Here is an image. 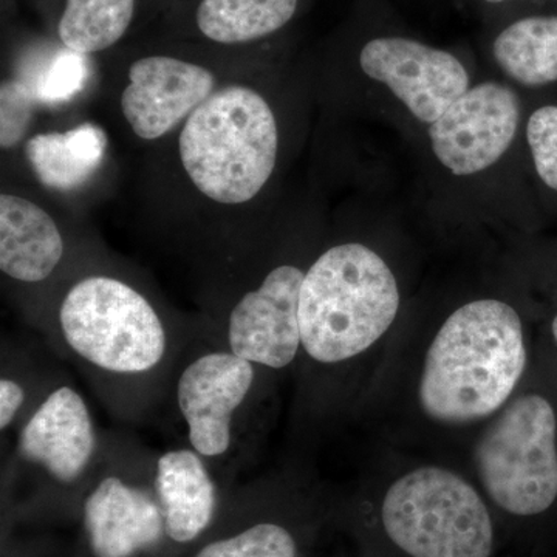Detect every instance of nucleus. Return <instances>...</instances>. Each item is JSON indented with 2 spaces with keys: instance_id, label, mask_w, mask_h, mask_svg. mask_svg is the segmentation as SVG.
Segmentation results:
<instances>
[{
  "instance_id": "f257e3e1",
  "label": "nucleus",
  "mask_w": 557,
  "mask_h": 557,
  "mask_svg": "<svg viewBox=\"0 0 557 557\" xmlns=\"http://www.w3.org/2000/svg\"><path fill=\"white\" fill-rule=\"evenodd\" d=\"M536 355L525 299L478 296L445 314L418 351L409 398L418 420L443 432L479 431L523 386Z\"/></svg>"
},
{
  "instance_id": "f03ea898",
  "label": "nucleus",
  "mask_w": 557,
  "mask_h": 557,
  "mask_svg": "<svg viewBox=\"0 0 557 557\" xmlns=\"http://www.w3.org/2000/svg\"><path fill=\"white\" fill-rule=\"evenodd\" d=\"M403 311L397 271L372 245L339 242L311 260L299 299L304 405L333 392L388 347ZM314 408V410H317Z\"/></svg>"
},
{
  "instance_id": "7ed1b4c3",
  "label": "nucleus",
  "mask_w": 557,
  "mask_h": 557,
  "mask_svg": "<svg viewBox=\"0 0 557 557\" xmlns=\"http://www.w3.org/2000/svg\"><path fill=\"white\" fill-rule=\"evenodd\" d=\"M338 527L358 557H497L496 518L471 475L438 461H416L339 498Z\"/></svg>"
},
{
  "instance_id": "20e7f679",
  "label": "nucleus",
  "mask_w": 557,
  "mask_h": 557,
  "mask_svg": "<svg viewBox=\"0 0 557 557\" xmlns=\"http://www.w3.org/2000/svg\"><path fill=\"white\" fill-rule=\"evenodd\" d=\"M471 478L502 545L528 556L557 548V368L544 355L518 394L472 435Z\"/></svg>"
},
{
  "instance_id": "39448f33",
  "label": "nucleus",
  "mask_w": 557,
  "mask_h": 557,
  "mask_svg": "<svg viewBox=\"0 0 557 557\" xmlns=\"http://www.w3.org/2000/svg\"><path fill=\"white\" fill-rule=\"evenodd\" d=\"M58 350L73 359L121 417L145 412L175 376L180 346L152 300L112 274H87L62 296Z\"/></svg>"
},
{
  "instance_id": "423d86ee",
  "label": "nucleus",
  "mask_w": 557,
  "mask_h": 557,
  "mask_svg": "<svg viewBox=\"0 0 557 557\" xmlns=\"http://www.w3.org/2000/svg\"><path fill=\"white\" fill-rule=\"evenodd\" d=\"M101 450L86 399L70 384H54L17 424L3 483L2 533L20 527L75 525Z\"/></svg>"
},
{
  "instance_id": "0eeeda50",
  "label": "nucleus",
  "mask_w": 557,
  "mask_h": 557,
  "mask_svg": "<svg viewBox=\"0 0 557 557\" xmlns=\"http://www.w3.org/2000/svg\"><path fill=\"white\" fill-rule=\"evenodd\" d=\"M281 134L269 100L242 84L220 87L180 131L178 156L201 196L223 207L255 200L276 171Z\"/></svg>"
},
{
  "instance_id": "6e6552de",
  "label": "nucleus",
  "mask_w": 557,
  "mask_h": 557,
  "mask_svg": "<svg viewBox=\"0 0 557 557\" xmlns=\"http://www.w3.org/2000/svg\"><path fill=\"white\" fill-rule=\"evenodd\" d=\"M338 502L310 480L277 475L231 490L218 522L188 557H311Z\"/></svg>"
},
{
  "instance_id": "1a4fd4ad",
  "label": "nucleus",
  "mask_w": 557,
  "mask_h": 557,
  "mask_svg": "<svg viewBox=\"0 0 557 557\" xmlns=\"http://www.w3.org/2000/svg\"><path fill=\"white\" fill-rule=\"evenodd\" d=\"M153 463L145 453L102 445L76 519L75 557H177L168 537Z\"/></svg>"
},
{
  "instance_id": "9d476101",
  "label": "nucleus",
  "mask_w": 557,
  "mask_h": 557,
  "mask_svg": "<svg viewBox=\"0 0 557 557\" xmlns=\"http://www.w3.org/2000/svg\"><path fill=\"white\" fill-rule=\"evenodd\" d=\"M177 370L175 408L185 424L189 448L211 468L228 461L239 449L269 370L237 357L223 343L189 348Z\"/></svg>"
},
{
  "instance_id": "9b49d317",
  "label": "nucleus",
  "mask_w": 557,
  "mask_h": 557,
  "mask_svg": "<svg viewBox=\"0 0 557 557\" xmlns=\"http://www.w3.org/2000/svg\"><path fill=\"white\" fill-rule=\"evenodd\" d=\"M355 61L366 78L383 86L428 127L472 86L467 64L453 50L394 28L364 33Z\"/></svg>"
},
{
  "instance_id": "f8f14e48",
  "label": "nucleus",
  "mask_w": 557,
  "mask_h": 557,
  "mask_svg": "<svg viewBox=\"0 0 557 557\" xmlns=\"http://www.w3.org/2000/svg\"><path fill=\"white\" fill-rule=\"evenodd\" d=\"M525 115L522 97L508 81L472 84L428 127L432 156L454 177L483 174L523 137Z\"/></svg>"
},
{
  "instance_id": "ddd939ff",
  "label": "nucleus",
  "mask_w": 557,
  "mask_h": 557,
  "mask_svg": "<svg viewBox=\"0 0 557 557\" xmlns=\"http://www.w3.org/2000/svg\"><path fill=\"white\" fill-rule=\"evenodd\" d=\"M309 265L278 262L258 285L231 304L222 343L237 357L270 373L298 364L300 351L299 299Z\"/></svg>"
},
{
  "instance_id": "4468645a",
  "label": "nucleus",
  "mask_w": 557,
  "mask_h": 557,
  "mask_svg": "<svg viewBox=\"0 0 557 557\" xmlns=\"http://www.w3.org/2000/svg\"><path fill=\"white\" fill-rule=\"evenodd\" d=\"M218 90V79L203 65L152 54L127 72L120 106L132 132L145 141L171 134Z\"/></svg>"
},
{
  "instance_id": "2eb2a0df",
  "label": "nucleus",
  "mask_w": 557,
  "mask_h": 557,
  "mask_svg": "<svg viewBox=\"0 0 557 557\" xmlns=\"http://www.w3.org/2000/svg\"><path fill=\"white\" fill-rule=\"evenodd\" d=\"M153 487L172 548L177 557H188L218 522L231 490L189 446L156 457Z\"/></svg>"
},
{
  "instance_id": "dca6fc26",
  "label": "nucleus",
  "mask_w": 557,
  "mask_h": 557,
  "mask_svg": "<svg viewBox=\"0 0 557 557\" xmlns=\"http://www.w3.org/2000/svg\"><path fill=\"white\" fill-rule=\"evenodd\" d=\"M487 53L512 86L531 91L557 86V3L531 5L491 22Z\"/></svg>"
},
{
  "instance_id": "f3484780",
  "label": "nucleus",
  "mask_w": 557,
  "mask_h": 557,
  "mask_svg": "<svg viewBox=\"0 0 557 557\" xmlns=\"http://www.w3.org/2000/svg\"><path fill=\"white\" fill-rule=\"evenodd\" d=\"M65 242L46 209L22 196H0V271L10 281L38 285L60 269Z\"/></svg>"
},
{
  "instance_id": "a211bd4d",
  "label": "nucleus",
  "mask_w": 557,
  "mask_h": 557,
  "mask_svg": "<svg viewBox=\"0 0 557 557\" xmlns=\"http://www.w3.org/2000/svg\"><path fill=\"white\" fill-rule=\"evenodd\" d=\"M106 135L86 123L64 134H39L27 141V157L36 177L49 188H76L104 159Z\"/></svg>"
},
{
  "instance_id": "6ab92c4d",
  "label": "nucleus",
  "mask_w": 557,
  "mask_h": 557,
  "mask_svg": "<svg viewBox=\"0 0 557 557\" xmlns=\"http://www.w3.org/2000/svg\"><path fill=\"white\" fill-rule=\"evenodd\" d=\"M302 0H201L197 28L222 46L258 42L295 20Z\"/></svg>"
},
{
  "instance_id": "aec40b11",
  "label": "nucleus",
  "mask_w": 557,
  "mask_h": 557,
  "mask_svg": "<svg viewBox=\"0 0 557 557\" xmlns=\"http://www.w3.org/2000/svg\"><path fill=\"white\" fill-rule=\"evenodd\" d=\"M134 13L135 0H65L58 36L81 57L100 53L126 35Z\"/></svg>"
},
{
  "instance_id": "412c9836",
  "label": "nucleus",
  "mask_w": 557,
  "mask_h": 557,
  "mask_svg": "<svg viewBox=\"0 0 557 557\" xmlns=\"http://www.w3.org/2000/svg\"><path fill=\"white\" fill-rule=\"evenodd\" d=\"M527 109L523 145L541 199L557 212V95L542 90Z\"/></svg>"
},
{
  "instance_id": "4be33fe9",
  "label": "nucleus",
  "mask_w": 557,
  "mask_h": 557,
  "mask_svg": "<svg viewBox=\"0 0 557 557\" xmlns=\"http://www.w3.org/2000/svg\"><path fill=\"white\" fill-rule=\"evenodd\" d=\"M527 271L536 321V350L557 368V242L534 248Z\"/></svg>"
},
{
  "instance_id": "5701e85b",
  "label": "nucleus",
  "mask_w": 557,
  "mask_h": 557,
  "mask_svg": "<svg viewBox=\"0 0 557 557\" xmlns=\"http://www.w3.org/2000/svg\"><path fill=\"white\" fill-rule=\"evenodd\" d=\"M33 100L30 87L20 81H7L0 89V146L13 149L20 145L32 124Z\"/></svg>"
},
{
  "instance_id": "b1692460",
  "label": "nucleus",
  "mask_w": 557,
  "mask_h": 557,
  "mask_svg": "<svg viewBox=\"0 0 557 557\" xmlns=\"http://www.w3.org/2000/svg\"><path fill=\"white\" fill-rule=\"evenodd\" d=\"M84 79L86 67L81 54L70 51L69 57H62L47 70L36 89V97L47 102L67 101L73 95L78 94L84 86Z\"/></svg>"
},
{
  "instance_id": "393cba45",
  "label": "nucleus",
  "mask_w": 557,
  "mask_h": 557,
  "mask_svg": "<svg viewBox=\"0 0 557 557\" xmlns=\"http://www.w3.org/2000/svg\"><path fill=\"white\" fill-rule=\"evenodd\" d=\"M0 557H75L73 542L53 534H20L17 530L2 533Z\"/></svg>"
},
{
  "instance_id": "a878e982",
  "label": "nucleus",
  "mask_w": 557,
  "mask_h": 557,
  "mask_svg": "<svg viewBox=\"0 0 557 557\" xmlns=\"http://www.w3.org/2000/svg\"><path fill=\"white\" fill-rule=\"evenodd\" d=\"M472 7L482 11L490 21H497L508 14L530 7L533 0H467Z\"/></svg>"
},
{
  "instance_id": "bb28decb",
  "label": "nucleus",
  "mask_w": 557,
  "mask_h": 557,
  "mask_svg": "<svg viewBox=\"0 0 557 557\" xmlns=\"http://www.w3.org/2000/svg\"><path fill=\"white\" fill-rule=\"evenodd\" d=\"M545 3H557V0H533L531 5H545Z\"/></svg>"
}]
</instances>
